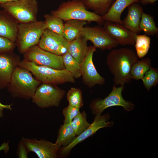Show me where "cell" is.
<instances>
[{
    "mask_svg": "<svg viewBox=\"0 0 158 158\" xmlns=\"http://www.w3.org/2000/svg\"><path fill=\"white\" fill-rule=\"evenodd\" d=\"M62 56L65 69L70 72L75 78L80 77L82 75L80 63L67 51Z\"/></svg>",
    "mask_w": 158,
    "mask_h": 158,
    "instance_id": "cell-26",
    "label": "cell"
},
{
    "mask_svg": "<svg viewBox=\"0 0 158 158\" xmlns=\"http://www.w3.org/2000/svg\"><path fill=\"white\" fill-rule=\"evenodd\" d=\"M139 28L147 35H157L158 28L156 25L154 17L143 12Z\"/></svg>",
    "mask_w": 158,
    "mask_h": 158,
    "instance_id": "cell-25",
    "label": "cell"
},
{
    "mask_svg": "<svg viewBox=\"0 0 158 158\" xmlns=\"http://www.w3.org/2000/svg\"><path fill=\"white\" fill-rule=\"evenodd\" d=\"M44 17L46 29L63 36L64 25L63 20L51 14H45Z\"/></svg>",
    "mask_w": 158,
    "mask_h": 158,
    "instance_id": "cell-27",
    "label": "cell"
},
{
    "mask_svg": "<svg viewBox=\"0 0 158 158\" xmlns=\"http://www.w3.org/2000/svg\"><path fill=\"white\" fill-rule=\"evenodd\" d=\"M138 58L134 51L128 48L114 49L110 51L107 56L106 62L113 75L115 85H124L130 82L131 68Z\"/></svg>",
    "mask_w": 158,
    "mask_h": 158,
    "instance_id": "cell-1",
    "label": "cell"
},
{
    "mask_svg": "<svg viewBox=\"0 0 158 158\" xmlns=\"http://www.w3.org/2000/svg\"><path fill=\"white\" fill-rule=\"evenodd\" d=\"M70 123L77 135L84 131L90 125L87 121V114L84 111L80 112Z\"/></svg>",
    "mask_w": 158,
    "mask_h": 158,
    "instance_id": "cell-29",
    "label": "cell"
},
{
    "mask_svg": "<svg viewBox=\"0 0 158 158\" xmlns=\"http://www.w3.org/2000/svg\"><path fill=\"white\" fill-rule=\"evenodd\" d=\"M65 94V90L56 85L41 83L31 99L33 103L41 109L58 107Z\"/></svg>",
    "mask_w": 158,
    "mask_h": 158,
    "instance_id": "cell-7",
    "label": "cell"
},
{
    "mask_svg": "<svg viewBox=\"0 0 158 158\" xmlns=\"http://www.w3.org/2000/svg\"><path fill=\"white\" fill-rule=\"evenodd\" d=\"M68 43L63 36L46 29L37 45L45 51L62 56L67 51Z\"/></svg>",
    "mask_w": 158,
    "mask_h": 158,
    "instance_id": "cell-14",
    "label": "cell"
},
{
    "mask_svg": "<svg viewBox=\"0 0 158 158\" xmlns=\"http://www.w3.org/2000/svg\"><path fill=\"white\" fill-rule=\"evenodd\" d=\"M23 54V59L37 65L58 70L65 69L62 56L45 51L37 45L31 47Z\"/></svg>",
    "mask_w": 158,
    "mask_h": 158,
    "instance_id": "cell-9",
    "label": "cell"
},
{
    "mask_svg": "<svg viewBox=\"0 0 158 158\" xmlns=\"http://www.w3.org/2000/svg\"><path fill=\"white\" fill-rule=\"evenodd\" d=\"M69 105L79 109L83 106V101L81 90L79 89L71 87L66 95Z\"/></svg>",
    "mask_w": 158,
    "mask_h": 158,
    "instance_id": "cell-30",
    "label": "cell"
},
{
    "mask_svg": "<svg viewBox=\"0 0 158 158\" xmlns=\"http://www.w3.org/2000/svg\"><path fill=\"white\" fill-rule=\"evenodd\" d=\"M87 9L84 0H69L61 3L56 9L52 11L51 14L65 21L78 20L103 25L105 21L102 16Z\"/></svg>",
    "mask_w": 158,
    "mask_h": 158,
    "instance_id": "cell-3",
    "label": "cell"
},
{
    "mask_svg": "<svg viewBox=\"0 0 158 158\" xmlns=\"http://www.w3.org/2000/svg\"><path fill=\"white\" fill-rule=\"evenodd\" d=\"M128 12L125 18L122 20V25L131 32L137 34L142 31L140 24L143 11V8L138 3H133L128 7Z\"/></svg>",
    "mask_w": 158,
    "mask_h": 158,
    "instance_id": "cell-17",
    "label": "cell"
},
{
    "mask_svg": "<svg viewBox=\"0 0 158 158\" xmlns=\"http://www.w3.org/2000/svg\"><path fill=\"white\" fill-rule=\"evenodd\" d=\"M81 35L87 41H90L96 48L102 50H111L117 47L118 44L111 38L103 27L96 26L84 27Z\"/></svg>",
    "mask_w": 158,
    "mask_h": 158,
    "instance_id": "cell-11",
    "label": "cell"
},
{
    "mask_svg": "<svg viewBox=\"0 0 158 158\" xmlns=\"http://www.w3.org/2000/svg\"><path fill=\"white\" fill-rule=\"evenodd\" d=\"M18 66L30 71L35 78L41 83L57 85L67 83H74L75 82V78L73 75L65 69L58 70L39 66L24 59L20 60Z\"/></svg>",
    "mask_w": 158,
    "mask_h": 158,
    "instance_id": "cell-4",
    "label": "cell"
},
{
    "mask_svg": "<svg viewBox=\"0 0 158 158\" xmlns=\"http://www.w3.org/2000/svg\"><path fill=\"white\" fill-rule=\"evenodd\" d=\"M28 152L26 147L21 140L19 142L17 149L16 154L19 158H28Z\"/></svg>",
    "mask_w": 158,
    "mask_h": 158,
    "instance_id": "cell-34",
    "label": "cell"
},
{
    "mask_svg": "<svg viewBox=\"0 0 158 158\" xmlns=\"http://www.w3.org/2000/svg\"><path fill=\"white\" fill-rule=\"evenodd\" d=\"M17 0H0V4Z\"/></svg>",
    "mask_w": 158,
    "mask_h": 158,
    "instance_id": "cell-37",
    "label": "cell"
},
{
    "mask_svg": "<svg viewBox=\"0 0 158 158\" xmlns=\"http://www.w3.org/2000/svg\"><path fill=\"white\" fill-rule=\"evenodd\" d=\"M18 24L9 13L0 10V36L15 42Z\"/></svg>",
    "mask_w": 158,
    "mask_h": 158,
    "instance_id": "cell-18",
    "label": "cell"
},
{
    "mask_svg": "<svg viewBox=\"0 0 158 158\" xmlns=\"http://www.w3.org/2000/svg\"><path fill=\"white\" fill-rule=\"evenodd\" d=\"M79 109L69 105L63 110L64 123H69L80 112Z\"/></svg>",
    "mask_w": 158,
    "mask_h": 158,
    "instance_id": "cell-32",
    "label": "cell"
},
{
    "mask_svg": "<svg viewBox=\"0 0 158 158\" xmlns=\"http://www.w3.org/2000/svg\"><path fill=\"white\" fill-rule=\"evenodd\" d=\"M46 29L44 21L19 23L15 43L20 53L23 54L37 45Z\"/></svg>",
    "mask_w": 158,
    "mask_h": 158,
    "instance_id": "cell-5",
    "label": "cell"
},
{
    "mask_svg": "<svg viewBox=\"0 0 158 158\" xmlns=\"http://www.w3.org/2000/svg\"><path fill=\"white\" fill-rule=\"evenodd\" d=\"M41 83L30 71L18 66L15 69L7 88L13 97L29 100Z\"/></svg>",
    "mask_w": 158,
    "mask_h": 158,
    "instance_id": "cell-2",
    "label": "cell"
},
{
    "mask_svg": "<svg viewBox=\"0 0 158 158\" xmlns=\"http://www.w3.org/2000/svg\"><path fill=\"white\" fill-rule=\"evenodd\" d=\"M139 0H116L113 3L107 13L103 16L104 21H107L122 25L121 15L129 5L133 3H138Z\"/></svg>",
    "mask_w": 158,
    "mask_h": 158,
    "instance_id": "cell-19",
    "label": "cell"
},
{
    "mask_svg": "<svg viewBox=\"0 0 158 158\" xmlns=\"http://www.w3.org/2000/svg\"><path fill=\"white\" fill-rule=\"evenodd\" d=\"M158 0H139V2L142 5L145 6L149 4H154Z\"/></svg>",
    "mask_w": 158,
    "mask_h": 158,
    "instance_id": "cell-36",
    "label": "cell"
},
{
    "mask_svg": "<svg viewBox=\"0 0 158 158\" xmlns=\"http://www.w3.org/2000/svg\"><path fill=\"white\" fill-rule=\"evenodd\" d=\"M87 41L81 35L75 40L69 42L67 52L80 63L86 55L88 47Z\"/></svg>",
    "mask_w": 158,
    "mask_h": 158,
    "instance_id": "cell-20",
    "label": "cell"
},
{
    "mask_svg": "<svg viewBox=\"0 0 158 158\" xmlns=\"http://www.w3.org/2000/svg\"><path fill=\"white\" fill-rule=\"evenodd\" d=\"M141 80L145 87L149 91L152 87L156 86L158 83V69L151 66Z\"/></svg>",
    "mask_w": 158,
    "mask_h": 158,
    "instance_id": "cell-31",
    "label": "cell"
},
{
    "mask_svg": "<svg viewBox=\"0 0 158 158\" xmlns=\"http://www.w3.org/2000/svg\"><path fill=\"white\" fill-rule=\"evenodd\" d=\"M20 61V57L13 51L0 54V89L7 87Z\"/></svg>",
    "mask_w": 158,
    "mask_h": 158,
    "instance_id": "cell-16",
    "label": "cell"
},
{
    "mask_svg": "<svg viewBox=\"0 0 158 158\" xmlns=\"http://www.w3.org/2000/svg\"><path fill=\"white\" fill-rule=\"evenodd\" d=\"M22 140L29 152L34 153L39 158H56L59 157V152L61 147L55 143L44 139L23 137Z\"/></svg>",
    "mask_w": 158,
    "mask_h": 158,
    "instance_id": "cell-13",
    "label": "cell"
},
{
    "mask_svg": "<svg viewBox=\"0 0 158 158\" xmlns=\"http://www.w3.org/2000/svg\"><path fill=\"white\" fill-rule=\"evenodd\" d=\"M103 25L105 30L118 44L122 46L135 44L137 34L123 25L105 21Z\"/></svg>",
    "mask_w": 158,
    "mask_h": 158,
    "instance_id": "cell-15",
    "label": "cell"
},
{
    "mask_svg": "<svg viewBox=\"0 0 158 158\" xmlns=\"http://www.w3.org/2000/svg\"><path fill=\"white\" fill-rule=\"evenodd\" d=\"M124 88V85L118 87L114 85L111 92L105 98L92 101L90 107L93 114H101L106 109L114 106L122 107L127 111L133 110L134 105L131 102L125 100L122 96V92Z\"/></svg>",
    "mask_w": 158,
    "mask_h": 158,
    "instance_id": "cell-8",
    "label": "cell"
},
{
    "mask_svg": "<svg viewBox=\"0 0 158 158\" xmlns=\"http://www.w3.org/2000/svg\"><path fill=\"white\" fill-rule=\"evenodd\" d=\"M150 59L149 57L138 60L132 66L130 72L131 79H141L146 72L151 66Z\"/></svg>",
    "mask_w": 158,
    "mask_h": 158,
    "instance_id": "cell-24",
    "label": "cell"
},
{
    "mask_svg": "<svg viewBox=\"0 0 158 158\" xmlns=\"http://www.w3.org/2000/svg\"><path fill=\"white\" fill-rule=\"evenodd\" d=\"M114 0H84L87 8L102 17L108 12Z\"/></svg>",
    "mask_w": 158,
    "mask_h": 158,
    "instance_id": "cell-23",
    "label": "cell"
},
{
    "mask_svg": "<svg viewBox=\"0 0 158 158\" xmlns=\"http://www.w3.org/2000/svg\"><path fill=\"white\" fill-rule=\"evenodd\" d=\"M109 114L96 115L94 121L90 126L80 134L77 136L73 141L67 146L61 147L59 154V157H65L69 154L71 150L76 145L92 135L99 129L107 127H111L114 124L113 121L110 122Z\"/></svg>",
    "mask_w": 158,
    "mask_h": 158,
    "instance_id": "cell-10",
    "label": "cell"
},
{
    "mask_svg": "<svg viewBox=\"0 0 158 158\" xmlns=\"http://www.w3.org/2000/svg\"><path fill=\"white\" fill-rule=\"evenodd\" d=\"M96 49L93 46L88 47L85 57L80 63L83 82L89 88L105 83V79L97 72L93 62V55Z\"/></svg>",
    "mask_w": 158,
    "mask_h": 158,
    "instance_id": "cell-12",
    "label": "cell"
},
{
    "mask_svg": "<svg viewBox=\"0 0 158 158\" xmlns=\"http://www.w3.org/2000/svg\"><path fill=\"white\" fill-rule=\"evenodd\" d=\"M76 135L70 123H64L59 129L55 143L60 147L66 146L73 141Z\"/></svg>",
    "mask_w": 158,
    "mask_h": 158,
    "instance_id": "cell-22",
    "label": "cell"
},
{
    "mask_svg": "<svg viewBox=\"0 0 158 158\" xmlns=\"http://www.w3.org/2000/svg\"><path fill=\"white\" fill-rule=\"evenodd\" d=\"M0 5L1 7L11 15L19 23L37 20L38 6L36 0H18Z\"/></svg>",
    "mask_w": 158,
    "mask_h": 158,
    "instance_id": "cell-6",
    "label": "cell"
},
{
    "mask_svg": "<svg viewBox=\"0 0 158 158\" xmlns=\"http://www.w3.org/2000/svg\"><path fill=\"white\" fill-rule=\"evenodd\" d=\"M16 46L15 42L0 36V54L13 52Z\"/></svg>",
    "mask_w": 158,
    "mask_h": 158,
    "instance_id": "cell-33",
    "label": "cell"
},
{
    "mask_svg": "<svg viewBox=\"0 0 158 158\" xmlns=\"http://www.w3.org/2000/svg\"><path fill=\"white\" fill-rule=\"evenodd\" d=\"M64 23L63 36L68 42L72 41L81 35L82 29L87 24L85 21L70 20Z\"/></svg>",
    "mask_w": 158,
    "mask_h": 158,
    "instance_id": "cell-21",
    "label": "cell"
},
{
    "mask_svg": "<svg viewBox=\"0 0 158 158\" xmlns=\"http://www.w3.org/2000/svg\"><path fill=\"white\" fill-rule=\"evenodd\" d=\"M12 104L5 105L0 102V117H2L4 116L3 110L6 109L11 111L12 110Z\"/></svg>",
    "mask_w": 158,
    "mask_h": 158,
    "instance_id": "cell-35",
    "label": "cell"
},
{
    "mask_svg": "<svg viewBox=\"0 0 158 158\" xmlns=\"http://www.w3.org/2000/svg\"><path fill=\"white\" fill-rule=\"evenodd\" d=\"M151 39L145 35H137L135 43L136 54L139 58L144 57L150 47Z\"/></svg>",
    "mask_w": 158,
    "mask_h": 158,
    "instance_id": "cell-28",
    "label": "cell"
}]
</instances>
